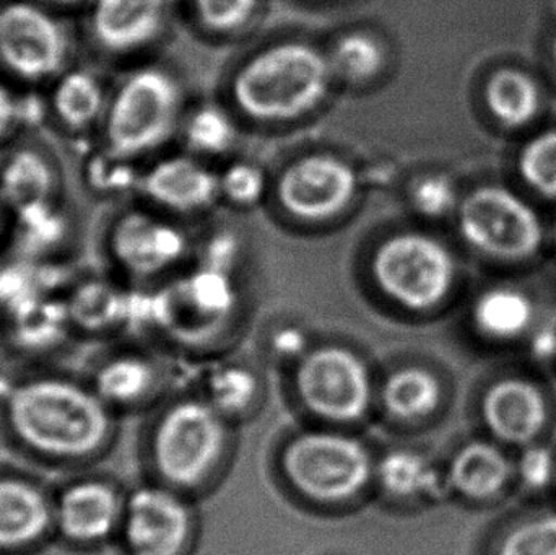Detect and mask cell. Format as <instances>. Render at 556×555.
Masks as SVG:
<instances>
[{"label": "cell", "instance_id": "cell-1", "mask_svg": "<svg viewBox=\"0 0 556 555\" xmlns=\"http://www.w3.org/2000/svg\"><path fill=\"white\" fill-rule=\"evenodd\" d=\"M114 413L87 378L29 370L0 381V429L16 453L61 471H85L114 437Z\"/></svg>", "mask_w": 556, "mask_h": 555}, {"label": "cell", "instance_id": "cell-2", "mask_svg": "<svg viewBox=\"0 0 556 555\" xmlns=\"http://www.w3.org/2000/svg\"><path fill=\"white\" fill-rule=\"evenodd\" d=\"M333 72L329 58L306 42H281L247 62L231 84L247 116L281 123L303 116L326 98Z\"/></svg>", "mask_w": 556, "mask_h": 555}, {"label": "cell", "instance_id": "cell-3", "mask_svg": "<svg viewBox=\"0 0 556 555\" xmlns=\"http://www.w3.org/2000/svg\"><path fill=\"white\" fill-rule=\"evenodd\" d=\"M181 103V87L168 72L156 67L134 72L104 111L110 155L134 159L162 146L178 123Z\"/></svg>", "mask_w": 556, "mask_h": 555}, {"label": "cell", "instance_id": "cell-4", "mask_svg": "<svg viewBox=\"0 0 556 555\" xmlns=\"http://www.w3.org/2000/svg\"><path fill=\"white\" fill-rule=\"evenodd\" d=\"M371 273L386 297L404 308L424 312L446 299L456 266L440 240L408 231L376 248Z\"/></svg>", "mask_w": 556, "mask_h": 555}, {"label": "cell", "instance_id": "cell-5", "mask_svg": "<svg viewBox=\"0 0 556 555\" xmlns=\"http://www.w3.org/2000/svg\"><path fill=\"white\" fill-rule=\"evenodd\" d=\"M127 495L103 476L72 472L52 489L54 543L90 553L119 537Z\"/></svg>", "mask_w": 556, "mask_h": 555}, {"label": "cell", "instance_id": "cell-6", "mask_svg": "<svg viewBox=\"0 0 556 555\" xmlns=\"http://www.w3.org/2000/svg\"><path fill=\"white\" fill-rule=\"evenodd\" d=\"M459 230L470 247L500 260H525L541 248L538 214L506 188L485 186L470 192L459 207Z\"/></svg>", "mask_w": 556, "mask_h": 555}, {"label": "cell", "instance_id": "cell-7", "mask_svg": "<svg viewBox=\"0 0 556 555\" xmlns=\"http://www.w3.org/2000/svg\"><path fill=\"white\" fill-rule=\"evenodd\" d=\"M290 481L317 501H342L369 479L371 462L362 443L336 433L298 437L283 456Z\"/></svg>", "mask_w": 556, "mask_h": 555}, {"label": "cell", "instance_id": "cell-8", "mask_svg": "<svg viewBox=\"0 0 556 555\" xmlns=\"http://www.w3.org/2000/svg\"><path fill=\"white\" fill-rule=\"evenodd\" d=\"M224 426L207 404L182 403L173 407L155 432L156 468L176 484H194L208 471L224 446Z\"/></svg>", "mask_w": 556, "mask_h": 555}, {"label": "cell", "instance_id": "cell-9", "mask_svg": "<svg viewBox=\"0 0 556 555\" xmlns=\"http://www.w3.org/2000/svg\"><path fill=\"white\" fill-rule=\"evenodd\" d=\"M67 54L64 28L41 7L12 2L0 9V62L12 74L28 81L54 77Z\"/></svg>", "mask_w": 556, "mask_h": 555}, {"label": "cell", "instance_id": "cell-10", "mask_svg": "<svg viewBox=\"0 0 556 555\" xmlns=\"http://www.w3.org/2000/svg\"><path fill=\"white\" fill-rule=\"evenodd\" d=\"M298 391L309 409L333 420H355L371 398L368 370L352 352L323 348L303 358L296 375Z\"/></svg>", "mask_w": 556, "mask_h": 555}, {"label": "cell", "instance_id": "cell-11", "mask_svg": "<svg viewBox=\"0 0 556 555\" xmlns=\"http://www.w3.org/2000/svg\"><path fill=\"white\" fill-rule=\"evenodd\" d=\"M358 189V176L345 160L307 155L281 173L277 198L283 211L307 222L327 220L349 207Z\"/></svg>", "mask_w": 556, "mask_h": 555}, {"label": "cell", "instance_id": "cell-12", "mask_svg": "<svg viewBox=\"0 0 556 555\" xmlns=\"http://www.w3.org/2000/svg\"><path fill=\"white\" fill-rule=\"evenodd\" d=\"M49 543L52 489L28 472L0 468V555H36Z\"/></svg>", "mask_w": 556, "mask_h": 555}, {"label": "cell", "instance_id": "cell-13", "mask_svg": "<svg viewBox=\"0 0 556 555\" xmlns=\"http://www.w3.org/2000/svg\"><path fill=\"white\" fill-rule=\"evenodd\" d=\"M189 534V514L160 488H140L126 499L119 537L129 555H176Z\"/></svg>", "mask_w": 556, "mask_h": 555}, {"label": "cell", "instance_id": "cell-14", "mask_svg": "<svg viewBox=\"0 0 556 555\" xmlns=\"http://www.w3.org/2000/svg\"><path fill=\"white\" fill-rule=\"evenodd\" d=\"M188 240L175 225L142 212L124 214L110 231V251L126 273L155 276L185 256Z\"/></svg>", "mask_w": 556, "mask_h": 555}, {"label": "cell", "instance_id": "cell-15", "mask_svg": "<svg viewBox=\"0 0 556 555\" xmlns=\"http://www.w3.org/2000/svg\"><path fill=\"white\" fill-rule=\"evenodd\" d=\"M166 0H97L90 29L101 49L114 54L136 51L159 36Z\"/></svg>", "mask_w": 556, "mask_h": 555}, {"label": "cell", "instance_id": "cell-16", "mask_svg": "<svg viewBox=\"0 0 556 555\" xmlns=\"http://www.w3.org/2000/svg\"><path fill=\"white\" fill-rule=\"evenodd\" d=\"M142 191L156 204L172 211H202L220 192V178L195 160L173 156L146 173Z\"/></svg>", "mask_w": 556, "mask_h": 555}, {"label": "cell", "instance_id": "cell-17", "mask_svg": "<svg viewBox=\"0 0 556 555\" xmlns=\"http://www.w3.org/2000/svg\"><path fill=\"white\" fill-rule=\"evenodd\" d=\"M483 416L498 439L509 443H528L538 436L544 424V400L526 381H503L486 393Z\"/></svg>", "mask_w": 556, "mask_h": 555}, {"label": "cell", "instance_id": "cell-18", "mask_svg": "<svg viewBox=\"0 0 556 555\" xmlns=\"http://www.w3.org/2000/svg\"><path fill=\"white\" fill-rule=\"evenodd\" d=\"M55 173L49 160L35 149H20L0 169V199L20 212L52 202Z\"/></svg>", "mask_w": 556, "mask_h": 555}, {"label": "cell", "instance_id": "cell-19", "mask_svg": "<svg viewBox=\"0 0 556 555\" xmlns=\"http://www.w3.org/2000/svg\"><path fill=\"white\" fill-rule=\"evenodd\" d=\"M111 411L137 403L150 390L153 370L149 362L130 354L111 355L94 365L87 378Z\"/></svg>", "mask_w": 556, "mask_h": 555}, {"label": "cell", "instance_id": "cell-20", "mask_svg": "<svg viewBox=\"0 0 556 555\" xmlns=\"http://www.w3.org/2000/svg\"><path fill=\"white\" fill-rule=\"evenodd\" d=\"M51 106L58 119L71 129L81 130L106 111L103 87L88 71L62 75L52 90Z\"/></svg>", "mask_w": 556, "mask_h": 555}, {"label": "cell", "instance_id": "cell-21", "mask_svg": "<svg viewBox=\"0 0 556 555\" xmlns=\"http://www.w3.org/2000/svg\"><path fill=\"white\" fill-rule=\"evenodd\" d=\"M508 475L509 466L505 456L486 443H472L460 450L451 468V479L457 491L472 499L496 494Z\"/></svg>", "mask_w": 556, "mask_h": 555}, {"label": "cell", "instance_id": "cell-22", "mask_svg": "<svg viewBox=\"0 0 556 555\" xmlns=\"http://www.w3.org/2000/svg\"><path fill=\"white\" fill-rule=\"evenodd\" d=\"M490 111L508 126H522L538 114L541 91L525 72L503 68L489 80L485 90Z\"/></svg>", "mask_w": 556, "mask_h": 555}, {"label": "cell", "instance_id": "cell-23", "mask_svg": "<svg viewBox=\"0 0 556 555\" xmlns=\"http://www.w3.org/2000/svg\"><path fill=\"white\" fill-rule=\"evenodd\" d=\"M13 342L23 351H41L52 348L62 332L71 325L65 303L55 305L46 297H39L25 308L5 319Z\"/></svg>", "mask_w": 556, "mask_h": 555}, {"label": "cell", "instance_id": "cell-24", "mask_svg": "<svg viewBox=\"0 0 556 555\" xmlns=\"http://www.w3.org/2000/svg\"><path fill=\"white\" fill-rule=\"evenodd\" d=\"M473 318L480 331L490 338H515L531 323L532 303L518 290H490L477 302Z\"/></svg>", "mask_w": 556, "mask_h": 555}, {"label": "cell", "instance_id": "cell-25", "mask_svg": "<svg viewBox=\"0 0 556 555\" xmlns=\"http://www.w3.org/2000/svg\"><path fill=\"white\" fill-rule=\"evenodd\" d=\"M168 295L185 308L207 318H224L235 305V290L230 279L218 267L212 266L182 280Z\"/></svg>", "mask_w": 556, "mask_h": 555}, {"label": "cell", "instance_id": "cell-26", "mask_svg": "<svg viewBox=\"0 0 556 555\" xmlns=\"http://www.w3.org/2000/svg\"><path fill=\"white\" fill-rule=\"evenodd\" d=\"M384 401L395 416L404 419L427 416L440 401V384L430 371L405 368L389 378Z\"/></svg>", "mask_w": 556, "mask_h": 555}, {"label": "cell", "instance_id": "cell-27", "mask_svg": "<svg viewBox=\"0 0 556 555\" xmlns=\"http://www.w3.org/2000/svg\"><path fill=\"white\" fill-rule=\"evenodd\" d=\"M67 306L71 325L84 332H98L116 323L123 316L124 297L104 282L81 283Z\"/></svg>", "mask_w": 556, "mask_h": 555}, {"label": "cell", "instance_id": "cell-28", "mask_svg": "<svg viewBox=\"0 0 556 555\" xmlns=\"http://www.w3.org/2000/svg\"><path fill=\"white\" fill-rule=\"evenodd\" d=\"M384 61L381 42L363 31L343 35L329 58L333 74L355 84L375 78Z\"/></svg>", "mask_w": 556, "mask_h": 555}, {"label": "cell", "instance_id": "cell-29", "mask_svg": "<svg viewBox=\"0 0 556 555\" xmlns=\"http://www.w3.org/2000/svg\"><path fill=\"white\" fill-rule=\"evenodd\" d=\"M233 123L217 106H204L195 111L186 126V139L198 152L224 153L235 142Z\"/></svg>", "mask_w": 556, "mask_h": 555}, {"label": "cell", "instance_id": "cell-30", "mask_svg": "<svg viewBox=\"0 0 556 555\" xmlns=\"http://www.w3.org/2000/svg\"><path fill=\"white\" fill-rule=\"evenodd\" d=\"M519 169L535 191L556 198V130L541 134L526 146L519 159Z\"/></svg>", "mask_w": 556, "mask_h": 555}, {"label": "cell", "instance_id": "cell-31", "mask_svg": "<svg viewBox=\"0 0 556 555\" xmlns=\"http://www.w3.org/2000/svg\"><path fill=\"white\" fill-rule=\"evenodd\" d=\"M382 484L392 494L408 497L420 494L431 482L430 466L410 452L391 453L379 468Z\"/></svg>", "mask_w": 556, "mask_h": 555}, {"label": "cell", "instance_id": "cell-32", "mask_svg": "<svg viewBox=\"0 0 556 555\" xmlns=\"http://www.w3.org/2000/svg\"><path fill=\"white\" fill-rule=\"evenodd\" d=\"M16 218L23 247L28 251L48 250L64 235V220L61 214L52 209V202L16 212Z\"/></svg>", "mask_w": 556, "mask_h": 555}, {"label": "cell", "instance_id": "cell-33", "mask_svg": "<svg viewBox=\"0 0 556 555\" xmlns=\"http://www.w3.org/2000/svg\"><path fill=\"white\" fill-rule=\"evenodd\" d=\"M260 0H194L202 25L212 31L231 33L247 25L257 10Z\"/></svg>", "mask_w": 556, "mask_h": 555}, {"label": "cell", "instance_id": "cell-34", "mask_svg": "<svg viewBox=\"0 0 556 555\" xmlns=\"http://www.w3.org/2000/svg\"><path fill=\"white\" fill-rule=\"evenodd\" d=\"M254 393H256V380L250 371L227 368L212 377L211 394L218 409L230 411V413L244 409L253 401Z\"/></svg>", "mask_w": 556, "mask_h": 555}, {"label": "cell", "instance_id": "cell-35", "mask_svg": "<svg viewBox=\"0 0 556 555\" xmlns=\"http://www.w3.org/2000/svg\"><path fill=\"white\" fill-rule=\"evenodd\" d=\"M500 555H556V517L518 528L506 538Z\"/></svg>", "mask_w": 556, "mask_h": 555}, {"label": "cell", "instance_id": "cell-36", "mask_svg": "<svg viewBox=\"0 0 556 555\" xmlns=\"http://www.w3.org/2000/svg\"><path fill=\"white\" fill-rule=\"evenodd\" d=\"M410 201L425 217H443L456 204V189L447 176H424L415 182Z\"/></svg>", "mask_w": 556, "mask_h": 555}, {"label": "cell", "instance_id": "cell-37", "mask_svg": "<svg viewBox=\"0 0 556 555\" xmlns=\"http://www.w3.org/2000/svg\"><path fill=\"white\" fill-rule=\"evenodd\" d=\"M266 191V176L251 163H235L220 178V192L240 205L256 204Z\"/></svg>", "mask_w": 556, "mask_h": 555}, {"label": "cell", "instance_id": "cell-38", "mask_svg": "<svg viewBox=\"0 0 556 555\" xmlns=\"http://www.w3.org/2000/svg\"><path fill=\"white\" fill-rule=\"evenodd\" d=\"M554 475V459L547 450L531 449L525 453L521 459L522 481L529 488H544Z\"/></svg>", "mask_w": 556, "mask_h": 555}, {"label": "cell", "instance_id": "cell-39", "mask_svg": "<svg viewBox=\"0 0 556 555\" xmlns=\"http://www.w3.org/2000/svg\"><path fill=\"white\" fill-rule=\"evenodd\" d=\"M20 117L18 101L9 88L0 84V139L15 126Z\"/></svg>", "mask_w": 556, "mask_h": 555}, {"label": "cell", "instance_id": "cell-40", "mask_svg": "<svg viewBox=\"0 0 556 555\" xmlns=\"http://www.w3.org/2000/svg\"><path fill=\"white\" fill-rule=\"evenodd\" d=\"M277 348L280 352H296L301 348V335L296 331H283L277 339Z\"/></svg>", "mask_w": 556, "mask_h": 555}, {"label": "cell", "instance_id": "cell-41", "mask_svg": "<svg viewBox=\"0 0 556 555\" xmlns=\"http://www.w3.org/2000/svg\"><path fill=\"white\" fill-rule=\"evenodd\" d=\"M54 3H61V5H75V3H80L81 0H51Z\"/></svg>", "mask_w": 556, "mask_h": 555}, {"label": "cell", "instance_id": "cell-42", "mask_svg": "<svg viewBox=\"0 0 556 555\" xmlns=\"http://www.w3.org/2000/svg\"><path fill=\"white\" fill-rule=\"evenodd\" d=\"M3 202L2 199H0V227H2V215H3Z\"/></svg>", "mask_w": 556, "mask_h": 555}, {"label": "cell", "instance_id": "cell-43", "mask_svg": "<svg viewBox=\"0 0 556 555\" xmlns=\"http://www.w3.org/2000/svg\"><path fill=\"white\" fill-rule=\"evenodd\" d=\"M554 54H555V62H556V38H555V46H554Z\"/></svg>", "mask_w": 556, "mask_h": 555}, {"label": "cell", "instance_id": "cell-44", "mask_svg": "<svg viewBox=\"0 0 556 555\" xmlns=\"http://www.w3.org/2000/svg\"><path fill=\"white\" fill-rule=\"evenodd\" d=\"M555 241H556V227H555Z\"/></svg>", "mask_w": 556, "mask_h": 555}]
</instances>
